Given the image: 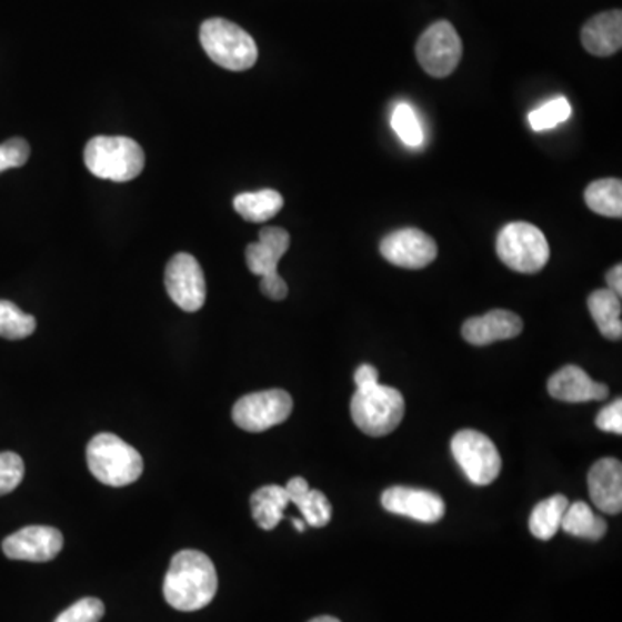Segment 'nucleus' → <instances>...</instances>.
<instances>
[{
    "mask_svg": "<svg viewBox=\"0 0 622 622\" xmlns=\"http://www.w3.org/2000/svg\"><path fill=\"white\" fill-rule=\"evenodd\" d=\"M381 254L400 269H425L438 258V244L428 233L419 229H401L385 235L381 242Z\"/></svg>",
    "mask_w": 622,
    "mask_h": 622,
    "instance_id": "f8f14e48",
    "label": "nucleus"
},
{
    "mask_svg": "<svg viewBox=\"0 0 622 622\" xmlns=\"http://www.w3.org/2000/svg\"><path fill=\"white\" fill-rule=\"evenodd\" d=\"M291 394L284 389H269L242 397L233 404L232 419L242 431L263 432L275 428L292 413Z\"/></svg>",
    "mask_w": 622,
    "mask_h": 622,
    "instance_id": "1a4fd4ad",
    "label": "nucleus"
},
{
    "mask_svg": "<svg viewBox=\"0 0 622 622\" xmlns=\"http://www.w3.org/2000/svg\"><path fill=\"white\" fill-rule=\"evenodd\" d=\"M30 158V146L21 137L0 144V173L12 168H21Z\"/></svg>",
    "mask_w": 622,
    "mask_h": 622,
    "instance_id": "7c9ffc66",
    "label": "nucleus"
},
{
    "mask_svg": "<svg viewBox=\"0 0 622 622\" xmlns=\"http://www.w3.org/2000/svg\"><path fill=\"white\" fill-rule=\"evenodd\" d=\"M378 369L369 365V363L358 367L357 372H354V384H357V389L369 388V385L378 384Z\"/></svg>",
    "mask_w": 622,
    "mask_h": 622,
    "instance_id": "473e14b6",
    "label": "nucleus"
},
{
    "mask_svg": "<svg viewBox=\"0 0 622 622\" xmlns=\"http://www.w3.org/2000/svg\"><path fill=\"white\" fill-rule=\"evenodd\" d=\"M102 615H104V603L89 596L68 606L54 622H101Z\"/></svg>",
    "mask_w": 622,
    "mask_h": 622,
    "instance_id": "c756f323",
    "label": "nucleus"
},
{
    "mask_svg": "<svg viewBox=\"0 0 622 622\" xmlns=\"http://www.w3.org/2000/svg\"><path fill=\"white\" fill-rule=\"evenodd\" d=\"M588 310L599 327L600 334L611 341L622 338L621 295L611 289H596L588 298Z\"/></svg>",
    "mask_w": 622,
    "mask_h": 622,
    "instance_id": "6ab92c4d",
    "label": "nucleus"
},
{
    "mask_svg": "<svg viewBox=\"0 0 622 622\" xmlns=\"http://www.w3.org/2000/svg\"><path fill=\"white\" fill-rule=\"evenodd\" d=\"M388 512L404 515L424 524H435L444 518L447 505L440 494L415 488L393 486L385 490L381 498Z\"/></svg>",
    "mask_w": 622,
    "mask_h": 622,
    "instance_id": "4468645a",
    "label": "nucleus"
},
{
    "mask_svg": "<svg viewBox=\"0 0 622 622\" xmlns=\"http://www.w3.org/2000/svg\"><path fill=\"white\" fill-rule=\"evenodd\" d=\"M572 108L565 98H555L529 113V124L534 132L553 129L571 118Z\"/></svg>",
    "mask_w": 622,
    "mask_h": 622,
    "instance_id": "bb28decb",
    "label": "nucleus"
},
{
    "mask_svg": "<svg viewBox=\"0 0 622 622\" xmlns=\"http://www.w3.org/2000/svg\"><path fill=\"white\" fill-rule=\"evenodd\" d=\"M588 208L602 217H622V182L619 179H602L590 183L584 191Z\"/></svg>",
    "mask_w": 622,
    "mask_h": 622,
    "instance_id": "b1692460",
    "label": "nucleus"
},
{
    "mask_svg": "<svg viewBox=\"0 0 622 622\" xmlns=\"http://www.w3.org/2000/svg\"><path fill=\"white\" fill-rule=\"evenodd\" d=\"M291 503H294L300 509V512L303 513L304 522H307V525H311V528H323V525L331 522L332 506L322 491H304L300 496H295Z\"/></svg>",
    "mask_w": 622,
    "mask_h": 622,
    "instance_id": "a878e982",
    "label": "nucleus"
},
{
    "mask_svg": "<svg viewBox=\"0 0 622 622\" xmlns=\"http://www.w3.org/2000/svg\"><path fill=\"white\" fill-rule=\"evenodd\" d=\"M596 428L603 432H612V434H622V400L612 401L606 404L605 409L596 415Z\"/></svg>",
    "mask_w": 622,
    "mask_h": 622,
    "instance_id": "2f4dec72",
    "label": "nucleus"
},
{
    "mask_svg": "<svg viewBox=\"0 0 622 622\" xmlns=\"http://www.w3.org/2000/svg\"><path fill=\"white\" fill-rule=\"evenodd\" d=\"M549 393L555 400L565 403H586V401L605 400L609 397V388L593 381L580 367L568 365L550 378Z\"/></svg>",
    "mask_w": 622,
    "mask_h": 622,
    "instance_id": "f3484780",
    "label": "nucleus"
},
{
    "mask_svg": "<svg viewBox=\"0 0 622 622\" xmlns=\"http://www.w3.org/2000/svg\"><path fill=\"white\" fill-rule=\"evenodd\" d=\"M496 254L513 272L538 273L550 260V245L538 227L513 222L498 233Z\"/></svg>",
    "mask_w": 622,
    "mask_h": 622,
    "instance_id": "423d86ee",
    "label": "nucleus"
},
{
    "mask_svg": "<svg viewBox=\"0 0 622 622\" xmlns=\"http://www.w3.org/2000/svg\"><path fill=\"white\" fill-rule=\"evenodd\" d=\"M62 534L49 525H27L2 541V550L11 560L49 562L62 550Z\"/></svg>",
    "mask_w": 622,
    "mask_h": 622,
    "instance_id": "ddd939ff",
    "label": "nucleus"
},
{
    "mask_svg": "<svg viewBox=\"0 0 622 622\" xmlns=\"http://www.w3.org/2000/svg\"><path fill=\"white\" fill-rule=\"evenodd\" d=\"M164 284L173 303L189 313L201 310L207 301V280L192 254L179 253L168 261Z\"/></svg>",
    "mask_w": 622,
    "mask_h": 622,
    "instance_id": "9b49d317",
    "label": "nucleus"
},
{
    "mask_svg": "<svg viewBox=\"0 0 622 622\" xmlns=\"http://www.w3.org/2000/svg\"><path fill=\"white\" fill-rule=\"evenodd\" d=\"M288 491L284 486L267 484L254 491L251 496V512L257 524L264 531H272L284 519L289 505Z\"/></svg>",
    "mask_w": 622,
    "mask_h": 622,
    "instance_id": "aec40b11",
    "label": "nucleus"
},
{
    "mask_svg": "<svg viewBox=\"0 0 622 622\" xmlns=\"http://www.w3.org/2000/svg\"><path fill=\"white\" fill-rule=\"evenodd\" d=\"M310 622H341L339 619L331 618V615H322V618L311 619Z\"/></svg>",
    "mask_w": 622,
    "mask_h": 622,
    "instance_id": "c9c22d12",
    "label": "nucleus"
},
{
    "mask_svg": "<svg viewBox=\"0 0 622 622\" xmlns=\"http://www.w3.org/2000/svg\"><path fill=\"white\" fill-rule=\"evenodd\" d=\"M292 525H294L300 533H304V529H307V522L300 521V519H292Z\"/></svg>",
    "mask_w": 622,
    "mask_h": 622,
    "instance_id": "f704fd0d",
    "label": "nucleus"
},
{
    "mask_svg": "<svg viewBox=\"0 0 622 622\" xmlns=\"http://www.w3.org/2000/svg\"><path fill=\"white\" fill-rule=\"evenodd\" d=\"M284 207V198L273 189L258 192H242L233 198V210L238 211L245 222L263 223L275 217Z\"/></svg>",
    "mask_w": 622,
    "mask_h": 622,
    "instance_id": "412c9836",
    "label": "nucleus"
},
{
    "mask_svg": "<svg viewBox=\"0 0 622 622\" xmlns=\"http://www.w3.org/2000/svg\"><path fill=\"white\" fill-rule=\"evenodd\" d=\"M92 175L113 182H130L142 173L146 156L136 140L129 137H93L83 152Z\"/></svg>",
    "mask_w": 622,
    "mask_h": 622,
    "instance_id": "7ed1b4c3",
    "label": "nucleus"
},
{
    "mask_svg": "<svg viewBox=\"0 0 622 622\" xmlns=\"http://www.w3.org/2000/svg\"><path fill=\"white\" fill-rule=\"evenodd\" d=\"M391 124L404 144L410 148H420L424 144V130H422V124L412 106L398 104L393 118H391Z\"/></svg>",
    "mask_w": 622,
    "mask_h": 622,
    "instance_id": "cd10ccee",
    "label": "nucleus"
},
{
    "mask_svg": "<svg viewBox=\"0 0 622 622\" xmlns=\"http://www.w3.org/2000/svg\"><path fill=\"white\" fill-rule=\"evenodd\" d=\"M87 463L93 478L113 488L129 486L144 471V460L139 451L109 432L93 435L90 440Z\"/></svg>",
    "mask_w": 622,
    "mask_h": 622,
    "instance_id": "f03ea898",
    "label": "nucleus"
},
{
    "mask_svg": "<svg viewBox=\"0 0 622 622\" xmlns=\"http://www.w3.org/2000/svg\"><path fill=\"white\" fill-rule=\"evenodd\" d=\"M569 500L564 494H553L543 502L538 503L529 518V531L538 540L549 541L555 536L562 524Z\"/></svg>",
    "mask_w": 622,
    "mask_h": 622,
    "instance_id": "4be33fe9",
    "label": "nucleus"
},
{
    "mask_svg": "<svg viewBox=\"0 0 622 622\" xmlns=\"http://www.w3.org/2000/svg\"><path fill=\"white\" fill-rule=\"evenodd\" d=\"M218 575L210 556L182 550L171 559L164 575V600L180 612L201 611L217 595Z\"/></svg>",
    "mask_w": 622,
    "mask_h": 622,
    "instance_id": "f257e3e1",
    "label": "nucleus"
},
{
    "mask_svg": "<svg viewBox=\"0 0 622 622\" xmlns=\"http://www.w3.org/2000/svg\"><path fill=\"white\" fill-rule=\"evenodd\" d=\"M560 528L572 536L584 540H602L606 533L605 519L599 518L584 502L569 503Z\"/></svg>",
    "mask_w": 622,
    "mask_h": 622,
    "instance_id": "5701e85b",
    "label": "nucleus"
},
{
    "mask_svg": "<svg viewBox=\"0 0 622 622\" xmlns=\"http://www.w3.org/2000/svg\"><path fill=\"white\" fill-rule=\"evenodd\" d=\"M417 61L434 78L450 77L462 59V40L448 21L431 24L417 42Z\"/></svg>",
    "mask_w": 622,
    "mask_h": 622,
    "instance_id": "9d476101",
    "label": "nucleus"
},
{
    "mask_svg": "<svg viewBox=\"0 0 622 622\" xmlns=\"http://www.w3.org/2000/svg\"><path fill=\"white\" fill-rule=\"evenodd\" d=\"M581 42L596 58H609L621 51L622 12L615 9L593 16L581 31Z\"/></svg>",
    "mask_w": 622,
    "mask_h": 622,
    "instance_id": "a211bd4d",
    "label": "nucleus"
},
{
    "mask_svg": "<svg viewBox=\"0 0 622 622\" xmlns=\"http://www.w3.org/2000/svg\"><path fill=\"white\" fill-rule=\"evenodd\" d=\"M522 329L521 317L512 311L493 310L486 315L466 320L462 325V338L472 347H488L491 342L518 338Z\"/></svg>",
    "mask_w": 622,
    "mask_h": 622,
    "instance_id": "2eb2a0df",
    "label": "nucleus"
},
{
    "mask_svg": "<svg viewBox=\"0 0 622 622\" xmlns=\"http://www.w3.org/2000/svg\"><path fill=\"white\" fill-rule=\"evenodd\" d=\"M451 453L466 479L475 486H488L502 471V457L482 432L463 429L451 440Z\"/></svg>",
    "mask_w": 622,
    "mask_h": 622,
    "instance_id": "6e6552de",
    "label": "nucleus"
},
{
    "mask_svg": "<svg viewBox=\"0 0 622 622\" xmlns=\"http://www.w3.org/2000/svg\"><path fill=\"white\" fill-rule=\"evenodd\" d=\"M590 496L602 512L621 513L622 510V465L615 459H602L591 466L588 474Z\"/></svg>",
    "mask_w": 622,
    "mask_h": 622,
    "instance_id": "dca6fc26",
    "label": "nucleus"
},
{
    "mask_svg": "<svg viewBox=\"0 0 622 622\" xmlns=\"http://www.w3.org/2000/svg\"><path fill=\"white\" fill-rule=\"evenodd\" d=\"M36 329V317L28 315L11 301L0 300V338L20 341L33 334Z\"/></svg>",
    "mask_w": 622,
    "mask_h": 622,
    "instance_id": "393cba45",
    "label": "nucleus"
},
{
    "mask_svg": "<svg viewBox=\"0 0 622 622\" xmlns=\"http://www.w3.org/2000/svg\"><path fill=\"white\" fill-rule=\"evenodd\" d=\"M202 49L218 67L230 71H245L258 61L253 37L239 24L223 18L204 21L199 31Z\"/></svg>",
    "mask_w": 622,
    "mask_h": 622,
    "instance_id": "20e7f679",
    "label": "nucleus"
},
{
    "mask_svg": "<svg viewBox=\"0 0 622 622\" xmlns=\"http://www.w3.org/2000/svg\"><path fill=\"white\" fill-rule=\"evenodd\" d=\"M24 478V463L20 455L4 451L0 453V496L20 486Z\"/></svg>",
    "mask_w": 622,
    "mask_h": 622,
    "instance_id": "c85d7f7f",
    "label": "nucleus"
},
{
    "mask_svg": "<svg viewBox=\"0 0 622 622\" xmlns=\"http://www.w3.org/2000/svg\"><path fill=\"white\" fill-rule=\"evenodd\" d=\"M404 415V398L398 389L373 384L357 389L351 398V419L367 435L391 434Z\"/></svg>",
    "mask_w": 622,
    "mask_h": 622,
    "instance_id": "39448f33",
    "label": "nucleus"
},
{
    "mask_svg": "<svg viewBox=\"0 0 622 622\" xmlns=\"http://www.w3.org/2000/svg\"><path fill=\"white\" fill-rule=\"evenodd\" d=\"M606 284H609V289L615 294H622V264H615L614 269L609 270L606 273Z\"/></svg>",
    "mask_w": 622,
    "mask_h": 622,
    "instance_id": "72a5a7b5",
    "label": "nucleus"
},
{
    "mask_svg": "<svg viewBox=\"0 0 622 622\" xmlns=\"http://www.w3.org/2000/svg\"><path fill=\"white\" fill-rule=\"evenodd\" d=\"M291 245L288 230L280 227H264L260 238L245 248V263L249 272L261 277L260 289L267 298L282 301L288 298V284L277 272L279 261L288 253Z\"/></svg>",
    "mask_w": 622,
    "mask_h": 622,
    "instance_id": "0eeeda50",
    "label": "nucleus"
}]
</instances>
